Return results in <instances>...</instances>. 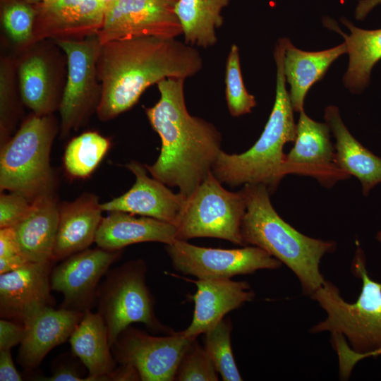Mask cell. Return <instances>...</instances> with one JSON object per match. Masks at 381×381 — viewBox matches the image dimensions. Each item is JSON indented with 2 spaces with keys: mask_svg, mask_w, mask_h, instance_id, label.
Segmentation results:
<instances>
[{
  "mask_svg": "<svg viewBox=\"0 0 381 381\" xmlns=\"http://www.w3.org/2000/svg\"><path fill=\"white\" fill-rule=\"evenodd\" d=\"M285 44V39L282 38L276 45L275 99L260 138L243 153L231 155L222 150L212 167V173L217 180L231 187L261 184L272 193L284 176L288 174L284 147L286 143L295 140L296 124L289 93L286 88L284 71Z\"/></svg>",
  "mask_w": 381,
  "mask_h": 381,
  "instance_id": "cell-4",
  "label": "cell"
},
{
  "mask_svg": "<svg viewBox=\"0 0 381 381\" xmlns=\"http://www.w3.org/2000/svg\"><path fill=\"white\" fill-rule=\"evenodd\" d=\"M232 322L224 318L205 334L204 348L217 372L224 381H240L242 377L234 358L231 332Z\"/></svg>",
  "mask_w": 381,
  "mask_h": 381,
  "instance_id": "cell-30",
  "label": "cell"
},
{
  "mask_svg": "<svg viewBox=\"0 0 381 381\" xmlns=\"http://www.w3.org/2000/svg\"><path fill=\"white\" fill-rule=\"evenodd\" d=\"M83 315L53 306L37 313L23 324L25 335L20 344L18 363L28 370L37 368L53 348L69 339Z\"/></svg>",
  "mask_w": 381,
  "mask_h": 381,
  "instance_id": "cell-19",
  "label": "cell"
},
{
  "mask_svg": "<svg viewBox=\"0 0 381 381\" xmlns=\"http://www.w3.org/2000/svg\"><path fill=\"white\" fill-rule=\"evenodd\" d=\"M299 113L294 144L286 154L288 174L310 176L327 187L348 179L350 176L334 163L329 126L313 120L304 110Z\"/></svg>",
  "mask_w": 381,
  "mask_h": 381,
  "instance_id": "cell-14",
  "label": "cell"
},
{
  "mask_svg": "<svg viewBox=\"0 0 381 381\" xmlns=\"http://www.w3.org/2000/svg\"><path fill=\"white\" fill-rule=\"evenodd\" d=\"M106 8L101 0H45L36 4L33 42L45 38L83 39L97 35Z\"/></svg>",
  "mask_w": 381,
  "mask_h": 381,
  "instance_id": "cell-16",
  "label": "cell"
},
{
  "mask_svg": "<svg viewBox=\"0 0 381 381\" xmlns=\"http://www.w3.org/2000/svg\"><path fill=\"white\" fill-rule=\"evenodd\" d=\"M24 335L23 324L4 318L0 320V350L11 349L20 344Z\"/></svg>",
  "mask_w": 381,
  "mask_h": 381,
  "instance_id": "cell-38",
  "label": "cell"
},
{
  "mask_svg": "<svg viewBox=\"0 0 381 381\" xmlns=\"http://www.w3.org/2000/svg\"><path fill=\"white\" fill-rule=\"evenodd\" d=\"M21 375L17 370L11 349L0 350V381H20Z\"/></svg>",
  "mask_w": 381,
  "mask_h": 381,
  "instance_id": "cell-39",
  "label": "cell"
},
{
  "mask_svg": "<svg viewBox=\"0 0 381 381\" xmlns=\"http://www.w3.org/2000/svg\"><path fill=\"white\" fill-rule=\"evenodd\" d=\"M53 262H28L0 274V315L24 324L44 308L54 306L51 294Z\"/></svg>",
  "mask_w": 381,
  "mask_h": 381,
  "instance_id": "cell-15",
  "label": "cell"
},
{
  "mask_svg": "<svg viewBox=\"0 0 381 381\" xmlns=\"http://www.w3.org/2000/svg\"><path fill=\"white\" fill-rule=\"evenodd\" d=\"M241 189L246 200L241 226L245 246L260 248L288 267L303 294L310 296L325 280L320 262L335 251L336 242L308 236L285 222L272 206L265 186L246 184Z\"/></svg>",
  "mask_w": 381,
  "mask_h": 381,
  "instance_id": "cell-3",
  "label": "cell"
},
{
  "mask_svg": "<svg viewBox=\"0 0 381 381\" xmlns=\"http://www.w3.org/2000/svg\"><path fill=\"white\" fill-rule=\"evenodd\" d=\"M347 53L345 42L329 49L306 52L286 40L284 71L290 85L289 96L294 111L303 110L306 95L311 86L320 80L329 66L341 54Z\"/></svg>",
  "mask_w": 381,
  "mask_h": 381,
  "instance_id": "cell-25",
  "label": "cell"
},
{
  "mask_svg": "<svg viewBox=\"0 0 381 381\" xmlns=\"http://www.w3.org/2000/svg\"><path fill=\"white\" fill-rule=\"evenodd\" d=\"M13 66L8 59H2L0 66V133L1 145L9 138L16 121V99Z\"/></svg>",
  "mask_w": 381,
  "mask_h": 381,
  "instance_id": "cell-34",
  "label": "cell"
},
{
  "mask_svg": "<svg viewBox=\"0 0 381 381\" xmlns=\"http://www.w3.org/2000/svg\"><path fill=\"white\" fill-rule=\"evenodd\" d=\"M146 274L147 265L143 260H131L109 270L99 286L97 312L107 327L111 347L119 334L135 322L143 323L156 332L169 334L175 332L157 318Z\"/></svg>",
  "mask_w": 381,
  "mask_h": 381,
  "instance_id": "cell-7",
  "label": "cell"
},
{
  "mask_svg": "<svg viewBox=\"0 0 381 381\" xmlns=\"http://www.w3.org/2000/svg\"><path fill=\"white\" fill-rule=\"evenodd\" d=\"M20 97L24 104L37 116L50 115L56 107L52 75L42 54L27 55L18 65Z\"/></svg>",
  "mask_w": 381,
  "mask_h": 381,
  "instance_id": "cell-28",
  "label": "cell"
},
{
  "mask_svg": "<svg viewBox=\"0 0 381 381\" xmlns=\"http://www.w3.org/2000/svg\"><path fill=\"white\" fill-rule=\"evenodd\" d=\"M59 221V204L53 193L37 197L25 217L14 229L21 253L31 262H53Z\"/></svg>",
  "mask_w": 381,
  "mask_h": 381,
  "instance_id": "cell-23",
  "label": "cell"
},
{
  "mask_svg": "<svg viewBox=\"0 0 381 381\" xmlns=\"http://www.w3.org/2000/svg\"><path fill=\"white\" fill-rule=\"evenodd\" d=\"M202 66L200 52L176 38L142 36L102 44L98 118L111 120L133 107L150 85L169 78L193 77Z\"/></svg>",
  "mask_w": 381,
  "mask_h": 381,
  "instance_id": "cell-1",
  "label": "cell"
},
{
  "mask_svg": "<svg viewBox=\"0 0 381 381\" xmlns=\"http://www.w3.org/2000/svg\"><path fill=\"white\" fill-rule=\"evenodd\" d=\"M165 249L177 272L197 279H231L260 270H275L282 263L257 246L222 249L198 246L175 240Z\"/></svg>",
  "mask_w": 381,
  "mask_h": 381,
  "instance_id": "cell-10",
  "label": "cell"
},
{
  "mask_svg": "<svg viewBox=\"0 0 381 381\" xmlns=\"http://www.w3.org/2000/svg\"><path fill=\"white\" fill-rule=\"evenodd\" d=\"M57 128L50 115L33 114L1 145L0 190L17 193L32 202L53 193L50 152Z\"/></svg>",
  "mask_w": 381,
  "mask_h": 381,
  "instance_id": "cell-6",
  "label": "cell"
},
{
  "mask_svg": "<svg viewBox=\"0 0 381 381\" xmlns=\"http://www.w3.org/2000/svg\"><path fill=\"white\" fill-rule=\"evenodd\" d=\"M351 270L362 282L360 294L354 303L346 301L339 288L325 280L310 297L326 313L325 320L310 329L318 334L329 332L346 339L348 346L360 361L381 352V283L370 278L365 253L359 243Z\"/></svg>",
  "mask_w": 381,
  "mask_h": 381,
  "instance_id": "cell-5",
  "label": "cell"
},
{
  "mask_svg": "<svg viewBox=\"0 0 381 381\" xmlns=\"http://www.w3.org/2000/svg\"><path fill=\"white\" fill-rule=\"evenodd\" d=\"M230 0H178L175 13L181 24L184 42L208 48L217 43L216 29L224 22L222 11Z\"/></svg>",
  "mask_w": 381,
  "mask_h": 381,
  "instance_id": "cell-27",
  "label": "cell"
},
{
  "mask_svg": "<svg viewBox=\"0 0 381 381\" xmlns=\"http://www.w3.org/2000/svg\"><path fill=\"white\" fill-rule=\"evenodd\" d=\"M111 146L109 140L95 131L85 132L69 141L64 155L66 173L73 178L90 176Z\"/></svg>",
  "mask_w": 381,
  "mask_h": 381,
  "instance_id": "cell-29",
  "label": "cell"
},
{
  "mask_svg": "<svg viewBox=\"0 0 381 381\" xmlns=\"http://www.w3.org/2000/svg\"><path fill=\"white\" fill-rule=\"evenodd\" d=\"M28 262L20 252L13 228H1L0 274L14 271Z\"/></svg>",
  "mask_w": 381,
  "mask_h": 381,
  "instance_id": "cell-36",
  "label": "cell"
},
{
  "mask_svg": "<svg viewBox=\"0 0 381 381\" xmlns=\"http://www.w3.org/2000/svg\"><path fill=\"white\" fill-rule=\"evenodd\" d=\"M71 353L87 370L85 381H104L116 367L104 322L97 312L87 310L69 338Z\"/></svg>",
  "mask_w": 381,
  "mask_h": 381,
  "instance_id": "cell-24",
  "label": "cell"
},
{
  "mask_svg": "<svg viewBox=\"0 0 381 381\" xmlns=\"http://www.w3.org/2000/svg\"><path fill=\"white\" fill-rule=\"evenodd\" d=\"M378 356H381V352H380V353H379V355H378Z\"/></svg>",
  "mask_w": 381,
  "mask_h": 381,
  "instance_id": "cell-45",
  "label": "cell"
},
{
  "mask_svg": "<svg viewBox=\"0 0 381 381\" xmlns=\"http://www.w3.org/2000/svg\"><path fill=\"white\" fill-rule=\"evenodd\" d=\"M178 0H114L108 4L101 44L142 36L176 38L183 33L174 9Z\"/></svg>",
  "mask_w": 381,
  "mask_h": 381,
  "instance_id": "cell-12",
  "label": "cell"
},
{
  "mask_svg": "<svg viewBox=\"0 0 381 381\" xmlns=\"http://www.w3.org/2000/svg\"><path fill=\"white\" fill-rule=\"evenodd\" d=\"M102 212L98 196L90 193L72 202L59 204L54 262L89 248L95 242Z\"/></svg>",
  "mask_w": 381,
  "mask_h": 381,
  "instance_id": "cell-20",
  "label": "cell"
},
{
  "mask_svg": "<svg viewBox=\"0 0 381 381\" xmlns=\"http://www.w3.org/2000/svg\"><path fill=\"white\" fill-rule=\"evenodd\" d=\"M325 119L335 138V164L349 176H355L361 185L363 195L368 196L381 183V157L351 135L341 120L338 107H326Z\"/></svg>",
  "mask_w": 381,
  "mask_h": 381,
  "instance_id": "cell-22",
  "label": "cell"
},
{
  "mask_svg": "<svg viewBox=\"0 0 381 381\" xmlns=\"http://www.w3.org/2000/svg\"><path fill=\"white\" fill-rule=\"evenodd\" d=\"M32 202L17 193H2L0 196V229L14 227L28 214Z\"/></svg>",
  "mask_w": 381,
  "mask_h": 381,
  "instance_id": "cell-35",
  "label": "cell"
},
{
  "mask_svg": "<svg viewBox=\"0 0 381 381\" xmlns=\"http://www.w3.org/2000/svg\"><path fill=\"white\" fill-rule=\"evenodd\" d=\"M104 377V381H138L140 380L138 370L131 365L119 364Z\"/></svg>",
  "mask_w": 381,
  "mask_h": 381,
  "instance_id": "cell-40",
  "label": "cell"
},
{
  "mask_svg": "<svg viewBox=\"0 0 381 381\" xmlns=\"http://www.w3.org/2000/svg\"><path fill=\"white\" fill-rule=\"evenodd\" d=\"M210 172L186 199L179 221L177 240L210 237L246 246L241 222L246 210L243 191L231 192Z\"/></svg>",
  "mask_w": 381,
  "mask_h": 381,
  "instance_id": "cell-8",
  "label": "cell"
},
{
  "mask_svg": "<svg viewBox=\"0 0 381 381\" xmlns=\"http://www.w3.org/2000/svg\"><path fill=\"white\" fill-rule=\"evenodd\" d=\"M193 339L182 332L154 336L130 325L119 334L111 351L117 363L133 365L141 381H174L181 358Z\"/></svg>",
  "mask_w": 381,
  "mask_h": 381,
  "instance_id": "cell-11",
  "label": "cell"
},
{
  "mask_svg": "<svg viewBox=\"0 0 381 381\" xmlns=\"http://www.w3.org/2000/svg\"><path fill=\"white\" fill-rule=\"evenodd\" d=\"M20 1H23L24 2H26L28 4H30L31 5H36V4H38L45 0H20Z\"/></svg>",
  "mask_w": 381,
  "mask_h": 381,
  "instance_id": "cell-42",
  "label": "cell"
},
{
  "mask_svg": "<svg viewBox=\"0 0 381 381\" xmlns=\"http://www.w3.org/2000/svg\"><path fill=\"white\" fill-rule=\"evenodd\" d=\"M380 4L381 0H361L355 11L356 20H363L373 8Z\"/></svg>",
  "mask_w": 381,
  "mask_h": 381,
  "instance_id": "cell-41",
  "label": "cell"
},
{
  "mask_svg": "<svg viewBox=\"0 0 381 381\" xmlns=\"http://www.w3.org/2000/svg\"><path fill=\"white\" fill-rule=\"evenodd\" d=\"M217 374L204 346L194 338L181 358L174 381H217Z\"/></svg>",
  "mask_w": 381,
  "mask_h": 381,
  "instance_id": "cell-33",
  "label": "cell"
},
{
  "mask_svg": "<svg viewBox=\"0 0 381 381\" xmlns=\"http://www.w3.org/2000/svg\"><path fill=\"white\" fill-rule=\"evenodd\" d=\"M36 16L35 7L20 0H9L1 11L3 28L8 37L18 45L33 42Z\"/></svg>",
  "mask_w": 381,
  "mask_h": 381,
  "instance_id": "cell-32",
  "label": "cell"
},
{
  "mask_svg": "<svg viewBox=\"0 0 381 381\" xmlns=\"http://www.w3.org/2000/svg\"><path fill=\"white\" fill-rule=\"evenodd\" d=\"M196 286L190 296L194 301L193 319L189 326L181 331L186 337L196 338L212 328L229 312L244 303L251 301L255 292L245 281L231 279H187Z\"/></svg>",
  "mask_w": 381,
  "mask_h": 381,
  "instance_id": "cell-18",
  "label": "cell"
},
{
  "mask_svg": "<svg viewBox=\"0 0 381 381\" xmlns=\"http://www.w3.org/2000/svg\"><path fill=\"white\" fill-rule=\"evenodd\" d=\"M64 52L68 76L59 103L60 135L67 137L77 131L97 108L101 96L97 61L102 44L97 35L83 39H58Z\"/></svg>",
  "mask_w": 381,
  "mask_h": 381,
  "instance_id": "cell-9",
  "label": "cell"
},
{
  "mask_svg": "<svg viewBox=\"0 0 381 381\" xmlns=\"http://www.w3.org/2000/svg\"><path fill=\"white\" fill-rule=\"evenodd\" d=\"M224 81L226 99L230 114L238 117L250 113L256 106V100L244 85L238 48L235 44L231 45L228 54Z\"/></svg>",
  "mask_w": 381,
  "mask_h": 381,
  "instance_id": "cell-31",
  "label": "cell"
},
{
  "mask_svg": "<svg viewBox=\"0 0 381 381\" xmlns=\"http://www.w3.org/2000/svg\"><path fill=\"white\" fill-rule=\"evenodd\" d=\"M174 224L155 218L119 212H109L103 217L97 232L95 243L107 250H120L138 243L159 242L167 244L176 240Z\"/></svg>",
  "mask_w": 381,
  "mask_h": 381,
  "instance_id": "cell-21",
  "label": "cell"
},
{
  "mask_svg": "<svg viewBox=\"0 0 381 381\" xmlns=\"http://www.w3.org/2000/svg\"><path fill=\"white\" fill-rule=\"evenodd\" d=\"M122 250L87 248L63 260L52 268L51 287L63 295L60 308L85 313L97 305L99 282Z\"/></svg>",
  "mask_w": 381,
  "mask_h": 381,
  "instance_id": "cell-13",
  "label": "cell"
},
{
  "mask_svg": "<svg viewBox=\"0 0 381 381\" xmlns=\"http://www.w3.org/2000/svg\"><path fill=\"white\" fill-rule=\"evenodd\" d=\"M82 371L77 361H73L71 356L64 355L59 356L54 361L52 375L49 377H41L46 381H84L86 376Z\"/></svg>",
  "mask_w": 381,
  "mask_h": 381,
  "instance_id": "cell-37",
  "label": "cell"
},
{
  "mask_svg": "<svg viewBox=\"0 0 381 381\" xmlns=\"http://www.w3.org/2000/svg\"><path fill=\"white\" fill-rule=\"evenodd\" d=\"M375 238L381 244V229L377 232Z\"/></svg>",
  "mask_w": 381,
  "mask_h": 381,
  "instance_id": "cell-43",
  "label": "cell"
},
{
  "mask_svg": "<svg viewBox=\"0 0 381 381\" xmlns=\"http://www.w3.org/2000/svg\"><path fill=\"white\" fill-rule=\"evenodd\" d=\"M185 80L169 78L159 81V101L145 109L162 143L157 159L145 166L153 178L178 188L188 198L212 172L222 151V135L212 123L188 113Z\"/></svg>",
  "mask_w": 381,
  "mask_h": 381,
  "instance_id": "cell-2",
  "label": "cell"
},
{
  "mask_svg": "<svg viewBox=\"0 0 381 381\" xmlns=\"http://www.w3.org/2000/svg\"><path fill=\"white\" fill-rule=\"evenodd\" d=\"M135 176L133 186L123 195L101 203L103 212L119 211L155 218L175 226L186 198L147 174L145 165L132 161L126 165Z\"/></svg>",
  "mask_w": 381,
  "mask_h": 381,
  "instance_id": "cell-17",
  "label": "cell"
},
{
  "mask_svg": "<svg viewBox=\"0 0 381 381\" xmlns=\"http://www.w3.org/2000/svg\"><path fill=\"white\" fill-rule=\"evenodd\" d=\"M102 1H103L104 3H105L106 4H108L109 3L114 1V0H101Z\"/></svg>",
  "mask_w": 381,
  "mask_h": 381,
  "instance_id": "cell-44",
  "label": "cell"
},
{
  "mask_svg": "<svg viewBox=\"0 0 381 381\" xmlns=\"http://www.w3.org/2000/svg\"><path fill=\"white\" fill-rule=\"evenodd\" d=\"M341 21L351 32L348 35L337 28L345 40L349 56L344 83L351 92H360L368 85L371 71L381 59V28L363 30L346 18H341Z\"/></svg>",
  "mask_w": 381,
  "mask_h": 381,
  "instance_id": "cell-26",
  "label": "cell"
}]
</instances>
